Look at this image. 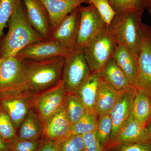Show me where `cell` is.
I'll return each instance as SVG.
<instances>
[{
    "mask_svg": "<svg viewBox=\"0 0 151 151\" xmlns=\"http://www.w3.org/2000/svg\"><path fill=\"white\" fill-rule=\"evenodd\" d=\"M8 24V32L0 42V58L15 57L28 45L45 40L30 23L23 1Z\"/></svg>",
    "mask_w": 151,
    "mask_h": 151,
    "instance_id": "obj_1",
    "label": "cell"
},
{
    "mask_svg": "<svg viewBox=\"0 0 151 151\" xmlns=\"http://www.w3.org/2000/svg\"><path fill=\"white\" fill-rule=\"evenodd\" d=\"M21 62L27 80L28 91L32 94L46 90L62 80L65 57L40 60H24Z\"/></svg>",
    "mask_w": 151,
    "mask_h": 151,
    "instance_id": "obj_2",
    "label": "cell"
},
{
    "mask_svg": "<svg viewBox=\"0 0 151 151\" xmlns=\"http://www.w3.org/2000/svg\"><path fill=\"white\" fill-rule=\"evenodd\" d=\"M144 12L133 11L116 14L107 27L116 45H124L137 57L142 37Z\"/></svg>",
    "mask_w": 151,
    "mask_h": 151,
    "instance_id": "obj_3",
    "label": "cell"
},
{
    "mask_svg": "<svg viewBox=\"0 0 151 151\" xmlns=\"http://www.w3.org/2000/svg\"><path fill=\"white\" fill-rule=\"evenodd\" d=\"M116 46L107 27L92 39L83 50L91 72H100L113 58Z\"/></svg>",
    "mask_w": 151,
    "mask_h": 151,
    "instance_id": "obj_4",
    "label": "cell"
},
{
    "mask_svg": "<svg viewBox=\"0 0 151 151\" xmlns=\"http://www.w3.org/2000/svg\"><path fill=\"white\" fill-rule=\"evenodd\" d=\"M66 94L62 80L46 90L33 94L32 109L42 124L63 107Z\"/></svg>",
    "mask_w": 151,
    "mask_h": 151,
    "instance_id": "obj_5",
    "label": "cell"
},
{
    "mask_svg": "<svg viewBox=\"0 0 151 151\" xmlns=\"http://www.w3.org/2000/svg\"><path fill=\"white\" fill-rule=\"evenodd\" d=\"M91 73L83 51H73L65 57L62 80L67 93H76Z\"/></svg>",
    "mask_w": 151,
    "mask_h": 151,
    "instance_id": "obj_6",
    "label": "cell"
},
{
    "mask_svg": "<svg viewBox=\"0 0 151 151\" xmlns=\"http://www.w3.org/2000/svg\"><path fill=\"white\" fill-rule=\"evenodd\" d=\"M78 9L81 19L77 42L73 51H83L92 39L107 26L93 5H81Z\"/></svg>",
    "mask_w": 151,
    "mask_h": 151,
    "instance_id": "obj_7",
    "label": "cell"
},
{
    "mask_svg": "<svg viewBox=\"0 0 151 151\" xmlns=\"http://www.w3.org/2000/svg\"><path fill=\"white\" fill-rule=\"evenodd\" d=\"M28 91L27 80L21 61L5 58L0 67V94Z\"/></svg>",
    "mask_w": 151,
    "mask_h": 151,
    "instance_id": "obj_8",
    "label": "cell"
},
{
    "mask_svg": "<svg viewBox=\"0 0 151 151\" xmlns=\"http://www.w3.org/2000/svg\"><path fill=\"white\" fill-rule=\"evenodd\" d=\"M135 87L151 97V27L143 24Z\"/></svg>",
    "mask_w": 151,
    "mask_h": 151,
    "instance_id": "obj_9",
    "label": "cell"
},
{
    "mask_svg": "<svg viewBox=\"0 0 151 151\" xmlns=\"http://www.w3.org/2000/svg\"><path fill=\"white\" fill-rule=\"evenodd\" d=\"M32 95L29 91L0 94V107L8 114L17 132L32 109Z\"/></svg>",
    "mask_w": 151,
    "mask_h": 151,
    "instance_id": "obj_10",
    "label": "cell"
},
{
    "mask_svg": "<svg viewBox=\"0 0 151 151\" xmlns=\"http://www.w3.org/2000/svg\"><path fill=\"white\" fill-rule=\"evenodd\" d=\"M73 51L54 41L43 40L34 42L22 49L15 57L20 61L24 60H44L58 56L65 57Z\"/></svg>",
    "mask_w": 151,
    "mask_h": 151,
    "instance_id": "obj_11",
    "label": "cell"
},
{
    "mask_svg": "<svg viewBox=\"0 0 151 151\" xmlns=\"http://www.w3.org/2000/svg\"><path fill=\"white\" fill-rule=\"evenodd\" d=\"M137 91L136 87L132 85L124 91L119 92L116 103L109 113L113 128L109 141L115 137L122 125L132 114Z\"/></svg>",
    "mask_w": 151,
    "mask_h": 151,
    "instance_id": "obj_12",
    "label": "cell"
},
{
    "mask_svg": "<svg viewBox=\"0 0 151 151\" xmlns=\"http://www.w3.org/2000/svg\"><path fill=\"white\" fill-rule=\"evenodd\" d=\"M149 142H151V137L146 127L137 122L132 113L120 128L115 137L108 141L105 146L107 149H112L122 145Z\"/></svg>",
    "mask_w": 151,
    "mask_h": 151,
    "instance_id": "obj_13",
    "label": "cell"
},
{
    "mask_svg": "<svg viewBox=\"0 0 151 151\" xmlns=\"http://www.w3.org/2000/svg\"><path fill=\"white\" fill-rule=\"evenodd\" d=\"M80 19L81 14L78 7L62 20L56 29L52 32L49 40L74 51L77 42Z\"/></svg>",
    "mask_w": 151,
    "mask_h": 151,
    "instance_id": "obj_14",
    "label": "cell"
},
{
    "mask_svg": "<svg viewBox=\"0 0 151 151\" xmlns=\"http://www.w3.org/2000/svg\"><path fill=\"white\" fill-rule=\"evenodd\" d=\"M42 137L58 143L70 137L71 126L64 107L53 114L43 124Z\"/></svg>",
    "mask_w": 151,
    "mask_h": 151,
    "instance_id": "obj_15",
    "label": "cell"
},
{
    "mask_svg": "<svg viewBox=\"0 0 151 151\" xmlns=\"http://www.w3.org/2000/svg\"><path fill=\"white\" fill-rule=\"evenodd\" d=\"M29 21L45 40L51 35L50 20L46 9L40 0H22Z\"/></svg>",
    "mask_w": 151,
    "mask_h": 151,
    "instance_id": "obj_16",
    "label": "cell"
},
{
    "mask_svg": "<svg viewBox=\"0 0 151 151\" xmlns=\"http://www.w3.org/2000/svg\"><path fill=\"white\" fill-rule=\"evenodd\" d=\"M49 17L52 32L65 17L88 0H40Z\"/></svg>",
    "mask_w": 151,
    "mask_h": 151,
    "instance_id": "obj_17",
    "label": "cell"
},
{
    "mask_svg": "<svg viewBox=\"0 0 151 151\" xmlns=\"http://www.w3.org/2000/svg\"><path fill=\"white\" fill-rule=\"evenodd\" d=\"M113 58L127 76L131 85L135 86L138 72L137 57L127 46L119 44L116 45Z\"/></svg>",
    "mask_w": 151,
    "mask_h": 151,
    "instance_id": "obj_18",
    "label": "cell"
},
{
    "mask_svg": "<svg viewBox=\"0 0 151 151\" xmlns=\"http://www.w3.org/2000/svg\"><path fill=\"white\" fill-rule=\"evenodd\" d=\"M99 73L102 80L118 92L124 91L132 86L113 58L107 61Z\"/></svg>",
    "mask_w": 151,
    "mask_h": 151,
    "instance_id": "obj_19",
    "label": "cell"
},
{
    "mask_svg": "<svg viewBox=\"0 0 151 151\" xmlns=\"http://www.w3.org/2000/svg\"><path fill=\"white\" fill-rule=\"evenodd\" d=\"M101 81L99 72H91L76 93L87 111L95 112L94 106Z\"/></svg>",
    "mask_w": 151,
    "mask_h": 151,
    "instance_id": "obj_20",
    "label": "cell"
},
{
    "mask_svg": "<svg viewBox=\"0 0 151 151\" xmlns=\"http://www.w3.org/2000/svg\"><path fill=\"white\" fill-rule=\"evenodd\" d=\"M43 124L33 109H31L17 132V139L35 140L42 138Z\"/></svg>",
    "mask_w": 151,
    "mask_h": 151,
    "instance_id": "obj_21",
    "label": "cell"
},
{
    "mask_svg": "<svg viewBox=\"0 0 151 151\" xmlns=\"http://www.w3.org/2000/svg\"><path fill=\"white\" fill-rule=\"evenodd\" d=\"M119 93L102 79L94 106V111L99 117L109 114L116 103Z\"/></svg>",
    "mask_w": 151,
    "mask_h": 151,
    "instance_id": "obj_22",
    "label": "cell"
},
{
    "mask_svg": "<svg viewBox=\"0 0 151 151\" xmlns=\"http://www.w3.org/2000/svg\"><path fill=\"white\" fill-rule=\"evenodd\" d=\"M132 113L137 122L146 127L151 121V97L138 89Z\"/></svg>",
    "mask_w": 151,
    "mask_h": 151,
    "instance_id": "obj_23",
    "label": "cell"
},
{
    "mask_svg": "<svg viewBox=\"0 0 151 151\" xmlns=\"http://www.w3.org/2000/svg\"><path fill=\"white\" fill-rule=\"evenodd\" d=\"M63 107L72 125L81 119L86 111L82 101L76 93H67Z\"/></svg>",
    "mask_w": 151,
    "mask_h": 151,
    "instance_id": "obj_24",
    "label": "cell"
},
{
    "mask_svg": "<svg viewBox=\"0 0 151 151\" xmlns=\"http://www.w3.org/2000/svg\"><path fill=\"white\" fill-rule=\"evenodd\" d=\"M98 117L96 112L86 111L81 119L72 124L71 134L83 135L87 133L96 132Z\"/></svg>",
    "mask_w": 151,
    "mask_h": 151,
    "instance_id": "obj_25",
    "label": "cell"
},
{
    "mask_svg": "<svg viewBox=\"0 0 151 151\" xmlns=\"http://www.w3.org/2000/svg\"><path fill=\"white\" fill-rule=\"evenodd\" d=\"M22 0H0V42L5 27L11 17L22 2Z\"/></svg>",
    "mask_w": 151,
    "mask_h": 151,
    "instance_id": "obj_26",
    "label": "cell"
},
{
    "mask_svg": "<svg viewBox=\"0 0 151 151\" xmlns=\"http://www.w3.org/2000/svg\"><path fill=\"white\" fill-rule=\"evenodd\" d=\"M116 14L133 11H145V0H108Z\"/></svg>",
    "mask_w": 151,
    "mask_h": 151,
    "instance_id": "obj_27",
    "label": "cell"
},
{
    "mask_svg": "<svg viewBox=\"0 0 151 151\" xmlns=\"http://www.w3.org/2000/svg\"><path fill=\"white\" fill-rule=\"evenodd\" d=\"M0 137L6 142H12L17 138V130L8 114L0 107Z\"/></svg>",
    "mask_w": 151,
    "mask_h": 151,
    "instance_id": "obj_28",
    "label": "cell"
},
{
    "mask_svg": "<svg viewBox=\"0 0 151 151\" xmlns=\"http://www.w3.org/2000/svg\"><path fill=\"white\" fill-rule=\"evenodd\" d=\"M112 128L113 123L109 114L99 117L96 134L97 140L103 148L110 139Z\"/></svg>",
    "mask_w": 151,
    "mask_h": 151,
    "instance_id": "obj_29",
    "label": "cell"
},
{
    "mask_svg": "<svg viewBox=\"0 0 151 151\" xmlns=\"http://www.w3.org/2000/svg\"><path fill=\"white\" fill-rule=\"evenodd\" d=\"M58 151H84L85 142L82 135L71 134L58 143Z\"/></svg>",
    "mask_w": 151,
    "mask_h": 151,
    "instance_id": "obj_30",
    "label": "cell"
},
{
    "mask_svg": "<svg viewBox=\"0 0 151 151\" xmlns=\"http://www.w3.org/2000/svg\"><path fill=\"white\" fill-rule=\"evenodd\" d=\"M86 4H92L96 8L107 26L110 25L116 15L108 0H88Z\"/></svg>",
    "mask_w": 151,
    "mask_h": 151,
    "instance_id": "obj_31",
    "label": "cell"
},
{
    "mask_svg": "<svg viewBox=\"0 0 151 151\" xmlns=\"http://www.w3.org/2000/svg\"><path fill=\"white\" fill-rule=\"evenodd\" d=\"M43 139V137L35 140L16 139L9 143L11 151H37Z\"/></svg>",
    "mask_w": 151,
    "mask_h": 151,
    "instance_id": "obj_32",
    "label": "cell"
},
{
    "mask_svg": "<svg viewBox=\"0 0 151 151\" xmlns=\"http://www.w3.org/2000/svg\"><path fill=\"white\" fill-rule=\"evenodd\" d=\"M85 142L84 151H102L103 148L97 140L96 132L83 135Z\"/></svg>",
    "mask_w": 151,
    "mask_h": 151,
    "instance_id": "obj_33",
    "label": "cell"
},
{
    "mask_svg": "<svg viewBox=\"0 0 151 151\" xmlns=\"http://www.w3.org/2000/svg\"><path fill=\"white\" fill-rule=\"evenodd\" d=\"M116 148L118 151H151V142L122 145Z\"/></svg>",
    "mask_w": 151,
    "mask_h": 151,
    "instance_id": "obj_34",
    "label": "cell"
},
{
    "mask_svg": "<svg viewBox=\"0 0 151 151\" xmlns=\"http://www.w3.org/2000/svg\"><path fill=\"white\" fill-rule=\"evenodd\" d=\"M37 151H58V144L56 142L45 139L43 138Z\"/></svg>",
    "mask_w": 151,
    "mask_h": 151,
    "instance_id": "obj_35",
    "label": "cell"
},
{
    "mask_svg": "<svg viewBox=\"0 0 151 151\" xmlns=\"http://www.w3.org/2000/svg\"><path fill=\"white\" fill-rule=\"evenodd\" d=\"M0 151H11L8 143L4 142L0 137Z\"/></svg>",
    "mask_w": 151,
    "mask_h": 151,
    "instance_id": "obj_36",
    "label": "cell"
},
{
    "mask_svg": "<svg viewBox=\"0 0 151 151\" xmlns=\"http://www.w3.org/2000/svg\"><path fill=\"white\" fill-rule=\"evenodd\" d=\"M145 9L148 11L151 16V0H145Z\"/></svg>",
    "mask_w": 151,
    "mask_h": 151,
    "instance_id": "obj_37",
    "label": "cell"
},
{
    "mask_svg": "<svg viewBox=\"0 0 151 151\" xmlns=\"http://www.w3.org/2000/svg\"><path fill=\"white\" fill-rule=\"evenodd\" d=\"M146 128L149 135H150L151 137V121L150 122V123L147 125V126H146Z\"/></svg>",
    "mask_w": 151,
    "mask_h": 151,
    "instance_id": "obj_38",
    "label": "cell"
},
{
    "mask_svg": "<svg viewBox=\"0 0 151 151\" xmlns=\"http://www.w3.org/2000/svg\"><path fill=\"white\" fill-rule=\"evenodd\" d=\"M5 58H0V67L2 64L3 62H4Z\"/></svg>",
    "mask_w": 151,
    "mask_h": 151,
    "instance_id": "obj_39",
    "label": "cell"
}]
</instances>
